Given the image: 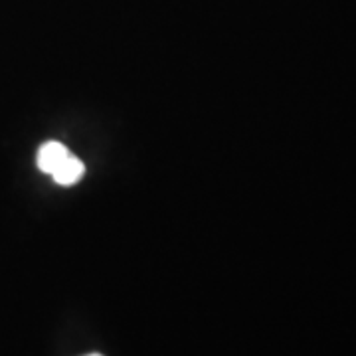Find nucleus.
<instances>
[{
  "mask_svg": "<svg viewBox=\"0 0 356 356\" xmlns=\"http://www.w3.org/2000/svg\"><path fill=\"white\" fill-rule=\"evenodd\" d=\"M89 356H102V355H89Z\"/></svg>",
  "mask_w": 356,
  "mask_h": 356,
  "instance_id": "nucleus-3",
  "label": "nucleus"
},
{
  "mask_svg": "<svg viewBox=\"0 0 356 356\" xmlns=\"http://www.w3.org/2000/svg\"><path fill=\"white\" fill-rule=\"evenodd\" d=\"M83 172H86V166H83V163H81L79 159H76L74 154H70L64 163L54 170L51 178H54L58 184L70 186V184H76L77 180L83 177Z\"/></svg>",
  "mask_w": 356,
  "mask_h": 356,
  "instance_id": "nucleus-2",
  "label": "nucleus"
},
{
  "mask_svg": "<svg viewBox=\"0 0 356 356\" xmlns=\"http://www.w3.org/2000/svg\"><path fill=\"white\" fill-rule=\"evenodd\" d=\"M70 154L72 153L65 149L62 143H56V140L46 143V145L40 147L38 151V168L42 172H46V175H50L51 177L54 170L62 165Z\"/></svg>",
  "mask_w": 356,
  "mask_h": 356,
  "instance_id": "nucleus-1",
  "label": "nucleus"
}]
</instances>
